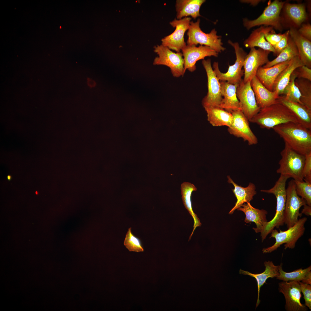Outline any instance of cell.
<instances>
[{
	"instance_id": "13",
	"label": "cell",
	"mask_w": 311,
	"mask_h": 311,
	"mask_svg": "<svg viewBox=\"0 0 311 311\" xmlns=\"http://www.w3.org/2000/svg\"><path fill=\"white\" fill-rule=\"evenodd\" d=\"M279 292L283 294L285 300V308L287 311H306L307 307L300 301L301 290L299 282L283 281L278 283Z\"/></svg>"
},
{
	"instance_id": "31",
	"label": "cell",
	"mask_w": 311,
	"mask_h": 311,
	"mask_svg": "<svg viewBox=\"0 0 311 311\" xmlns=\"http://www.w3.org/2000/svg\"><path fill=\"white\" fill-rule=\"evenodd\" d=\"M181 189L182 199L183 204L189 213L193 217L194 220V229L191 234H193L194 231L197 226H200V223L197 216L193 211L191 197L193 191L197 190V188L193 184L189 182H184L181 185Z\"/></svg>"
},
{
	"instance_id": "29",
	"label": "cell",
	"mask_w": 311,
	"mask_h": 311,
	"mask_svg": "<svg viewBox=\"0 0 311 311\" xmlns=\"http://www.w3.org/2000/svg\"><path fill=\"white\" fill-rule=\"evenodd\" d=\"M204 109L207 114L208 120L213 126H225L228 127L232 124L233 117L231 113L219 107Z\"/></svg>"
},
{
	"instance_id": "48",
	"label": "cell",
	"mask_w": 311,
	"mask_h": 311,
	"mask_svg": "<svg viewBox=\"0 0 311 311\" xmlns=\"http://www.w3.org/2000/svg\"><path fill=\"white\" fill-rule=\"evenodd\" d=\"M35 194L36 195H38L39 194V192L37 191H36L35 192Z\"/></svg>"
},
{
	"instance_id": "33",
	"label": "cell",
	"mask_w": 311,
	"mask_h": 311,
	"mask_svg": "<svg viewBox=\"0 0 311 311\" xmlns=\"http://www.w3.org/2000/svg\"><path fill=\"white\" fill-rule=\"evenodd\" d=\"M285 8L287 16L297 25L300 26L306 20V14L303 4L287 3Z\"/></svg>"
},
{
	"instance_id": "47",
	"label": "cell",
	"mask_w": 311,
	"mask_h": 311,
	"mask_svg": "<svg viewBox=\"0 0 311 311\" xmlns=\"http://www.w3.org/2000/svg\"><path fill=\"white\" fill-rule=\"evenodd\" d=\"M7 178L8 181H10L12 179V177L11 175H7Z\"/></svg>"
},
{
	"instance_id": "42",
	"label": "cell",
	"mask_w": 311,
	"mask_h": 311,
	"mask_svg": "<svg viewBox=\"0 0 311 311\" xmlns=\"http://www.w3.org/2000/svg\"><path fill=\"white\" fill-rule=\"evenodd\" d=\"M271 32L266 35L265 38L266 40L273 46L280 40L284 36V34H277L274 33L272 31Z\"/></svg>"
},
{
	"instance_id": "3",
	"label": "cell",
	"mask_w": 311,
	"mask_h": 311,
	"mask_svg": "<svg viewBox=\"0 0 311 311\" xmlns=\"http://www.w3.org/2000/svg\"><path fill=\"white\" fill-rule=\"evenodd\" d=\"M288 179L280 175L272 188L269 189L261 190L262 192L274 194L276 199V213L274 216L271 220L266 223L260 232L262 242L275 227L278 229L284 224V214L286 197V183Z\"/></svg>"
},
{
	"instance_id": "28",
	"label": "cell",
	"mask_w": 311,
	"mask_h": 311,
	"mask_svg": "<svg viewBox=\"0 0 311 311\" xmlns=\"http://www.w3.org/2000/svg\"><path fill=\"white\" fill-rule=\"evenodd\" d=\"M205 0H177L175 4L177 19L190 16L195 19L201 16L200 10Z\"/></svg>"
},
{
	"instance_id": "35",
	"label": "cell",
	"mask_w": 311,
	"mask_h": 311,
	"mask_svg": "<svg viewBox=\"0 0 311 311\" xmlns=\"http://www.w3.org/2000/svg\"><path fill=\"white\" fill-rule=\"evenodd\" d=\"M296 78V76L293 71L291 75L289 82L284 90L283 94L287 99L301 104L300 100V92L295 83Z\"/></svg>"
},
{
	"instance_id": "15",
	"label": "cell",
	"mask_w": 311,
	"mask_h": 311,
	"mask_svg": "<svg viewBox=\"0 0 311 311\" xmlns=\"http://www.w3.org/2000/svg\"><path fill=\"white\" fill-rule=\"evenodd\" d=\"M236 94L241 111L249 121L260 109L257 104L251 81L244 83L242 79L237 86Z\"/></svg>"
},
{
	"instance_id": "18",
	"label": "cell",
	"mask_w": 311,
	"mask_h": 311,
	"mask_svg": "<svg viewBox=\"0 0 311 311\" xmlns=\"http://www.w3.org/2000/svg\"><path fill=\"white\" fill-rule=\"evenodd\" d=\"M257 104L260 109L277 103L279 95L275 91H271L265 87L255 76L251 81Z\"/></svg>"
},
{
	"instance_id": "16",
	"label": "cell",
	"mask_w": 311,
	"mask_h": 311,
	"mask_svg": "<svg viewBox=\"0 0 311 311\" xmlns=\"http://www.w3.org/2000/svg\"><path fill=\"white\" fill-rule=\"evenodd\" d=\"M249 53L247 54L244 61V83L251 81L255 76L257 71L260 67L266 64L269 61L268 56L270 51L255 48H250Z\"/></svg>"
},
{
	"instance_id": "11",
	"label": "cell",
	"mask_w": 311,
	"mask_h": 311,
	"mask_svg": "<svg viewBox=\"0 0 311 311\" xmlns=\"http://www.w3.org/2000/svg\"><path fill=\"white\" fill-rule=\"evenodd\" d=\"M202 64L206 72L208 92L203 98L202 104L204 108L219 107L223 97L220 81L213 69L211 60H203Z\"/></svg>"
},
{
	"instance_id": "40",
	"label": "cell",
	"mask_w": 311,
	"mask_h": 311,
	"mask_svg": "<svg viewBox=\"0 0 311 311\" xmlns=\"http://www.w3.org/2000/svg\"><path fill=\"white\" fill-rule=\"evenodd\" d=\"M294 72L297 78L305 79L311 81V69L303 65L296 69Z\"/></svg>"
},
{
	"instance_id": "8",
	"label": "cell",
	"mask_w": 311,
	"mask_h": 311,
	"mask_svg": "<svg viewBox=\"0 0 311 311\" xmlns=\"http://www.w3.org/2000/svg\"><path fill=\"white\" fill-rule=\"evenodd\" d=\"M285 2L275 0L270 3L264 9L263 13L257 19L250 20H243L244 26L247 29L256 26L262 25L270 26L276 30H282L280 13Z\"/></svg>"
},
{
	"instance_id": "23",
	"label": "cell",
	"mask_w": 311,
	"mask_h": 311,
	"mask_svg": "<svg viewBox=\"0 0 311 311\" xmlns=\"http://www.w3.org/2000/svg\"><path fill=\"white\" fill-rule=\"evenodd\" d=\"M237 209L244 213L246 216L244 221L246 223L254 222L256 227L253 228V229L256 233H260L268 221L266 218L267 211L255 208L251 206L250 202L244 203Z\"/></svg>"
},
{
	"instance_id": "4",
	"label": "cell",
	"mask_w": 311,
	"mask_h": 311,
	"mask_svg": "<svg viewBox=\"0 0 311 311\" xmlns=\"http://www.w3.org/2000/svg\"><path fill=\"white\" fill-rule=\"evenodd\" d=\"M280 153L281 158L277 173L295 181H303L302 172L305 155L296 152L285 144Z\"/></svg>"
},
{
	"instance_id": "1",
	"label": "cell",
	"mask_w": 311,
	"mask_h": 311,
	"mask_svg": "<svg viewBox=\"0 0 311 311\" xmlns=\"http://www.w3.org/2000/svg\"><path fill=\"white\" fill-rule=\"evenodd\" d=\"M272 129L285 144L296 152L304 155L311 153V130L293 122L282 124Z\"/></svg>"
},
{
	"instance_id": "45",
	"label": "cell",
	"mask_w": 311,
	"mask_h": 311,
	"mask_svg": "<svg viewBox=\"0 0 311 311\" xmlns=\"http://www.w3.org/2000/svg\"><path fill=\"white\" fill-rule=\"evenodd\" d=\"M261 0H244L242 1V2L250 3L253 5H256L259 3L261 2Z\"/></svg>"
},
{
	"instance_id": "32",
	"label": "cell",
	"mask_w": 311,
	"mask_h": 311,
	"mask_svg": "<svg viewBox=\"0 0 311 311\" xmlns=\"http://www.w3.org/2000/svg\"><path fill=\"white\" fill-rule=\"evenodd\" d=\"M297 56H299L297 48L290 36L287 46L280 53L276 58L271 61H269L263 67H269L276 64L290 60Z\"/></svg>"
},
{
	"instance_id": "24",
	"label": "cell",
	"mask_w": 311,
	"mask_h": 311,
	"mask_svg": "<svg viewBox=\"0 0 311 311\" xmlns=\"http://www.w3.org/2000/svg\"><path fill=\"white\" fill-rule=\"evenodd\" d=\"M289 35L297 48L299 56L304 65L311 69V43L302 36L296 29L291 27Z\"/></svg>"
},
{
	"instance_id": "21",
	"label": "cell",
	"mask_w": 311,
	"mask_h": 311,
	"mask_svg": "<svg viewBox=\"0 0 311 311\" xmlns=\"http://www.w3.org/2000/svg\"><path fill=\"white\" fill-rule=\"evenodd\" d=\"M290 60L276 64L271 67L258 69L256 76L267 89L273 91L274 82L280 73L289 65Z\"/></svg>"
},
{
	"instance_id": "34",
	"label": "cell",
	"mask_w": 311,
	"mask_h": 311,
	"mask_svg": "<svg viewBox=\"0 0 311 311\" xmlns=\"http://www.w3.org/2000/svg\"><path fill=\"white\" fill-rule=\"evenodd\" d=\"M295 83L300 92V100L301 104L311 110V81L305 79L296 78Z\"/></svg>"
},
{
	"instance_id": "17",
	"label": "cell",
	"mask_w": 311,
	"mask_h": 311,
	"mask_svg": "<svg viewBox=\"0 0 311 311\" xmlns=\"http://www.w3.org/2000/svg\"><path fill=\"white\" fill-rule=\"evenodd\" d=\"M181 51L184 60L185 72L186 70L191 72L194 71L196 69V64L198 60H204L207 56L217 57L219 54L210 47L202 45L196 47L195 45H187Z\"/></svg>"
},
{
	"instance_id": "46",
	"label": "cell",
	"mask_w": 311,
	"mask_h": 311,
	"mask_svg": "<svg viewBox=\"0 0 311 311\" xmlns=\"http://www.w3.org/2000/svg\"><path fill=\"white\" fill-rule=\"evenodd\" d=\"M88 85L90 87H93L95 85V82L94 81L91 79L88 80Z\"/></svg>"
},
{
	"instance_id": "30",
	"label": "cell",
	"mask_w": 311,
	"mask_h": 311,
	"mask_svg": "<svg viewBox=\"0 0 311 311\" xmlns=\"http://www.w3.org/2000/svg\"><path fill=\"white\" fill-rule=\"evenodd\" d=\"M282 264L279 265V275L276 278L285 282L295 281L311 285V266L302 269L301 268L292 272H287L282 269Z\"/></svg>"
},
{
	"instance_id": "38",
	"label": "cell",
	"mask_w": 311,
	"mask_h": 311,
	"mask_svg": "<svg viewBox=\"0 0 311 311\" xmlns=\"http://www.w3.org/2000/svg\"><path fill=\"white\" fill-rule=\"evenodd\" d=\"M301 291L304 295L305 301V305L310 309H311V285L299 282Z\"/></svg>"
},
{
	"instance_id": "7",
	"label": "cell",
	"mask_w": 311,
	"mask_h": 311,
	"mask_svg": "<svg viewBox=\"0 0 311 311\" xmlns=\"http://www.w3.org/2000/svg\"><path fill=\"white\" fill-rule=\"evenodd\" d=\"M200 22L199 18L196 22H190L187 34V45H204L210 47L218 53L224 51L225 48L223 46L221 37L217 35L215 29H213L209 33H205L200 28Z\"/></svg>"
},
{
	"instance_id": "37",
	"label": "cell",
	"mask_w": 311,
	"mask_h": 311,
	"mask_svg": "<svg viewBox=\"0 0 311 311\" xmlns=\"http://www.w3.org/2000/svg\"><path fill=\"white\" fill-rule=\"evenodd\" d=\"M295 181L297 194L305 200L307 205L311 206V183L304 181Z\"/></svg>"
},
{
	"instance_id": "36",
	"label": "cell",
	"mask_w": 311,
	"mask_h": 311,
	"mask_svg": "<svg viewBox=\"0 0 311 311\" xmlns=\"http://www.w3.org/2000/svg\"><path fill=\"white\" fill-rule=\"evenodd\" d=\"M131 227L129 228L126 235L124 244L130 251L143 252L144 249L141 240L134 235L131 232Z\"/></svg>"
},
{
	"instance_id": "9",
	"label": "cell",
	"mask_w": 311,
	"mask_h": 311,
	"mask_svg": "<svg viewBox=\"0 0 311 311\" xmlns=\"http://www.w3.org/2000/svg\"><path fill=\"white\" fill-rule=\"evenodd\" d=\"M154 52L158 56L154 59V65H162L168 67L173 76L179 77L185 73L184 60L182 53H175L162 45L154 47Z\"/></svg>"
},
{
	"instance_id": "10",
	"label": "cell",
	"mask_w": 311,
	"mask_h": 311,
	"mask_svg": "<svg viewBox=\"0 0 311 311\" xmlns=\"http://www.w3.org/2000/svg\"><path fill=\"white\" fill-rule=\"evenodd\" d=\"M286 201L284 211V223L288 228L293 226L297 222L299 217L302 215L299 210L301 207L306 204L305 200L297 194L295 180L288 183L286 189Z\"/></svg>"
},
{
	"instance_id": "43",
	"label": "cell",
	"mask_w": 311,
	"mask_h": 311,
	"mask_svg": "<svg viewBox=\"0 0 311 311\" xmlns=\"http://www.w3.org/2000/svg\"><path fill=\"white\" fill-rule=\"evenodd\" d=\"M303 37L310 41L311 40V26L310 24H303L298 31Z\"/></svg>"
},
{
	"instance_id": "22",
	"label": "cell",
	"mask_w": 311,
	"mask_h": 311,
	"mask_svg": "<svg viewBox=\"0 0 311 311\" xmlns=\"http://www.w3.org/2000/svg\"><path fill=\"white\" fill-rule=\"evenodd\" d=\"M271 26H262L252 31L249 37L244 42V45L247 48L257 47L263 50L272 52L275 54V50L266 39L265 36L272 31Z\"/></svg>"
},
{
	"instance_id": "41",
	"label": "cell",
	"mask_w": 311,
	"mask_h": 311,
	"mask_svg": "<svg viewBox=\"0 0 311 311\" xmlns=\"http://www.w3.org/2000/svg\"><path fill=\"white\" fill-rule=\"evenodd\" d=\"M289 36V31L288 30L284 33V36L280 40L272 46L275 50L276 55L278 56L287 46Z\"/></svg>"
},
{
	"instance_id": "2",
	"label": "cell",
	"mask_w": 311,
	"mask_h": 311,
	"mask_svg": "<svg viewBox=\"0 0 311 311\" xmlns=\"http://www.w3.org/2000/svg\"><path fill=\"white\" fill-rule=\"evenodd\" d=\"M249 121L260 128L270 129L282 124L298 123L295 116L287 108L278 102L260 109Z\"/></svg>"
},
{
	"instance_id": "26",
	"label": "cell",
	"mask_w": 311,
	"mask_h": 311,
	"mask_svg": "<svg viewBox=\"0 0 311 311\" xmlns=\"http://www.w3.org/2000/svg\"><path fill=\"white\" fill-rule=\"evenodd\" d=\"M264 265L265 267V270L263 272L260 274H252L241 269H240L239 271L240 274L248 275L254 278L256 280L258 288V296L256 308L260 303L259 294L261 287L266 283L268 278H276L280 275L278 270L279 265L275 266L272 261L269 260L265 261L264 263Z\"/></svg>"
},
{
	"instance_id": "12",
	"label": "cell",
	"mask_w": 311,
	"mask_h": 311,
	"mask_svg": "<svg viewBox=\"0 0 311 311\" xmlns=\"http://www.w3.org/2000/svg\"><path fill=\"white\" fill-rule=\"evenodd\" d=\"M191 19L190 17H187L179 20L175 18L170 22V24L175 28V30L171 34L161 39L162 45L177 52H180L187 45L184 36L188 29Z\"/></svg>"
},
{
	"instance_id": "6",
	"label": "cell",
	"mask_w": 311,
	"mask_h": 311,
	"mask_svg": "<svg viewBox=\"0 0 311 311\" xmlns=\"http://www.w3.org/2000/svg\"><path fill=\"white\" fill-rule=\"evenodd\" d=\"M228 43L235 50L236 59L234 63L229 65L227 71L223 73L219 70L218 62H215L213 64V70L220 81H226L233 85H238L242 80V77L244 75V70L242 68L247 54L240 46L238 42L228 40Z\"/></svg>"
},
{
	"instance_id": "19",
	"label": "cell",
	"mask_w": 311,
	"mask_h": 311,
	"mask_svg": "<svg viewBox=\"0 0 311 311\" xmlns=\"http://www.w3.org/2000/svg\"><path fill=\"white\" fill-rule=\"evenodd\" d=\"M221 93L223 98L219 107L231 113L241 110L236 91L238 85H233L224 81H220Z\"/></svg>"
},
{
	"instance_id": "20",
	"label": "cell",
	"mask_w": 311,
	"mask_h": 311,
	"mask_svg": "<svg viewBox=\"0 0 311 311\" xmlns=\"http://www.w3.org/2000/svg\"><path fill=\"white\" fill-rule=\"evenodd\" d=\"M277 101L287 108L295 116L298 123L311 130V110L302 104L279 96Z\"/></svg>"
},
{
	"instance_id": "25",
	"label": "cell",
	"mask_w": 311,
	"mask_h": 311,
	"mask_svg": "<svg viewBox=\"0 0 311 311\" xmlns=\"http://www.w3.org/2000/svg\"><path fill=\"white\" fill-rule=\"evenodd\" d=\"M303 65L299 56L291 59L287 66L277 77L273 86L272 91L276 92L279 96L283 94L284 90L289 82L293 72L298 67Z\"/></svg>"
},
{
	"instance_id": "14",
	"label": "cell",
	"mask_w": 311,
	"mask_h": 311,
	"mask_svg": "<svg viewBox=\"0 0 311 311\" xmlns=\"http://www.w3.org/2000/svg\"><path fill=\"white\" fill-rule=\"evenodd\" d=\"M231 113L233 120L232 124L228 128V132L236 137L242 138L247 142L249 145L257 144V138L250 127L249 120L242 111H235Z\"/></svg>"
},
{
	"instance_id": "27",
	"label": "cell",
	"mask_w": 311,
	"mask_h": 311,
	"mask_svg": "<svg viewBox=\"0 0 311 311\" xmlns=\"http://www.w3.org/2000/svg\"><path fill=\"white\" fill-rule=\"evenodd\" d=\"M227 177L228 183H232L234 186V189L232 190L237 199L235 206L229 213L232 214L235 210L241 207L244 203L250 202L257 192L255 185L253 183H250L247 187H244L234 183L230 176H228Z\"/></svg>"
},
{
	"instance_id": "39",
	"label": "cell",
	"mask_w": 311,
	"mask_h": 311,
	"mask_svg": "<svg viewBox=\"0 0 311 311\" xmlns=\"http://www.w3.org/2000/svg\"><path fill=\"white\" fill-rule=\"evenodd\" d=\"M305 156L302 176L305 181L311 183V153L305 155Z\"/></svg>"
},
{
	"instance_id": "5",
	"label": "cell",
	"mask_w": 311,
	"mask_h": 311,
	"mask_svg": "<svg viewBox=\"0 0 311 311\" xmlns=\"http://www.w3.org/2000/svg\"><path fill=\"white\" fill-rule=\"evenodd\" d=\"M307 220L304 217L299 219L296 223L287 230L282 231L279 230L278 232L276 229L272 231L270 238H273L275 239V243L271 246L263 248V253H270L276 250L283 244L285 249L287 248L294 249L298 239L304 234L305 228L304 224Z\"/></svg>"
},
{
	"instance_id": "44",
	"label": "cell",
	"mask_w": 311,
	"mask_h": 311,
	"mask_svg": "<svg viewBox=\"0 0 311 311\" xmlns=\"http://www.w3.org/2000/svg\"><path fill=\"white\" fill-rule=\"evenodd\" d=\"M307 216H310L311 215V206H309L307 204L304 206V208L302 209L301 213Z\"/></svg>"
}]
</instances>
